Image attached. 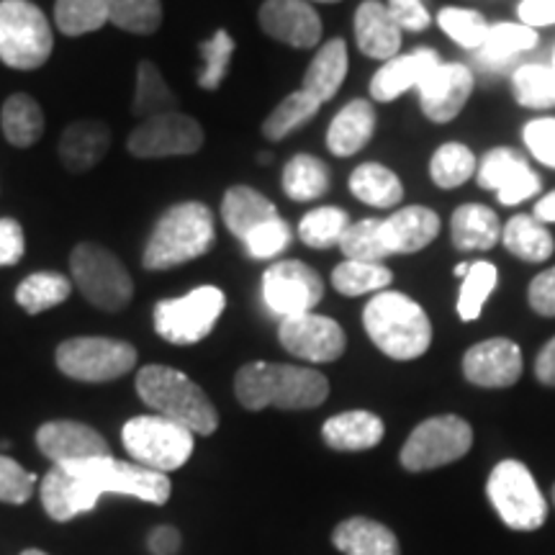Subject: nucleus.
<instances>
[{
    "label": "nucleus",
    "instance_id": "b1692460",
    "mask_svg": "<svg viewBox=\"0 0 555 555\" xmlns=\"http://www.w3.org/2000/svg\"><path fill=\"white\" fill-rule=\"evenodd\" d=\"M358 50L373 60H393L401 47V29L378 0H365L356 11Z\"/></svg>",
    "mask_w": 555,
    "mask_h": 555
},
{
    "label": "nucleus",
    "instance_id": "49530a36",
    "mask_svg": "<svg viewBox=\"0 0 555 555\" xmlns=\"http://www.w3.org/2000/svg\"><path fill=\"white\" fill-rule=\"evenodd\" d=\"M515 95L527 108L555 106V69L545 65H525L515 73Z\"/></svg>",
    "mask_w": 555,
    "mask_h": 555
},
{
    "label": "nucleus",
    "instance_id": "4d7b16f0",
    "mask_svg": "<svg viewBox=\"0 0 555 555\" xmlns=\"http://www.w3.org/2000/svg\"><path fill=\"white\" fill-rule=\"evenodd\" d=\"M527 298L540 317H555V268H547L530 283Z\"/></svg>",
    "mask_w": 555,
    "mask_h": 555
},
{
    "label": "nucleus",
    "instance_id": "a878e982",
    "mask_svg": "<svg viewBox=\"0 0 555 555\" xmlns=\"http://www.w3.org/2000/svg\"><path fill=\"white\" fill-rule=\"evenodd\" d=\"M384 422L373 412H345L324 422L322 437L332 450L343 453H358V450H371L384 440Z\"/></svg>",
    "mask_w": 555,
    "mask_h": 555
},
{
    "label": "nucleus",
    "instance_id": "bf43d9fd",
    "mask_svg": "<svg viewBox=\"0 0 555 555\" xmlns=\"http://www.w3.org/2000/svg\"><path fill=\"white\" fill-rule=\"evenodd\" d=\"M147 545L155 555H172L180 547V535L176 527H157L152 530Z\"/></svg>",
    "mask_w": 555,
    "mask_h": 555
},
{
    "label": "nucleus",
    "instance_id": "6e6552de",
    "mask_svg": "<svg viewBox=\"0 0 555 555\" xmlns=\"http://www.w3.org/2000/svg\"><path fill=\"white\" fill-rule=\"evenodd\" d=\"M227 309L224 291L217 286L193 288L180 298L155 304V332L172 345H196L211 335Z\"/></svg>",
    "mask_w": 555,
    "mask_h": 555
},
{
    "label": "nucleus",
    "instance_id": "c9c22d12",
    "mask_svg": "<svg viewBox=\"0 0 555 555\" xmlns=\"http://www.w3.org/2000/svg\"><path fill=\"white\" fill-rule=\"evenodd\" d=\"M69 294H73V283L65 275L44 270V273L26 275L18 283L16 301L26 314H41V311H50L65 304Z\"/></svg>",
    "mask_w": 555,
    "mask_h": 555
},
{
    "label": "nucleus",
    "instance_id": "9b49d317",
    "mask_svg": "<svg viewBox=\"0 0 555 555\" xmlns=\"http://www.w3.org/2000/svg\"><path fill=\"white\" fill-rule=\"evenodd\" d=\"M57 367L82 384H106L137 365L134 345L111 337H73L57 347Z\"/></svg>",
    "mask_w": 555,
    "mask_h": 555
},
{
    "label": "nucleus",
    "instance_id": "09e8293b",
    "mask_svg": "<svg viewBox=\"0 0 555 555\" xmlns=\"http://www.w3.org/2000/svg\"><path fill=\"white\" fill-rule=\"evenodd\" d=\"M234 54V39L229 37L227 29H219L211 39L201 44V60L204 67L198 73V88L204 90H217L224 82L229 73V62Z\"/></svg>",
    "mask_w": 555,
    "mask_h": 555
},
{
    "label": "nucleus",
    "instance_id": "052dcab7",
    "mask_svg": "<svg viewBox=\"0 0 555 555\" xmlns=\"http://www.w3.org/2000/svg\"><path fill=\"white\" fill-rule=\"evenodd\" d=\"M535 376L540 384L555 386V337L547 343L535 360Z\"/></svg>",
    "mask_w": 555,
    "mask_h": 555
},
{
    "label": "nucleus",
    "instance_id": "f3484780",
    "mask_svg": "<svg viewBox=\"0 0 555 555\" xmlns=\"http://www.w3.org/2000/svg\"><path fill=\"white\" fill-rule=\"evenodd\" d=\"M420 106L435 124H448L461 114L470 93H474V73L466 65H437L425 80L416 86Z\"/></svg>",
    "mask_w": 555,
    "mask_h": 555
},
{
    "label": "nucleus",
    "instance_id": "a19ab883",
    "mask_svg": "<svg viewBox=\"0 0 555 555\" xmlns=\"http://www.w3.org/2000/svg\"><path fill=\"white\" fill-rule=\"evenodd\" d=\"M347 227H350V219H347L343 208L322 206L309 211L307 217L301 219V224H298V237H301L304 245L314 249H330L339 245Z\"/></svg>",
    "mask_w": 555,
    "mask_h": 555
},
{
    "label": "nucleus",
    "instance_id": "680f3d73",
    "mask_svg": "<svg viewBox=\"0 0 555 555\" xmlns=\"http://www.w3.org/2000/svg\"><path fill=\"white\" fill-rule=\"evenodd\" d=\"M535 219H538V221H555V191L547 193L545 198L538 201V206H535Z\"/></svg>",
    "mask_w": 555,
    "mask_h": 555
},
{
    "label": "nucleus",
    "instance_id": "0eeeda50",
    "mask_svg": "<svg viewBox=\"0 0 555 555\" xmlns=\"http://www.w3.org/2000/svg\"><path fill=\"white\" fill-rule=\"evenodd\" d=\"M124 448L139 466L170 474L183 468L193 455V433L165 416H134L121 429Z\"/></svg>",
    "mask_w": 555,
    "mask_h": 555
},
{
    "label": "nucleus",
    "instance_id": "e433bc0d",
    "mask_svg": "<svg viewBox=\"0 0 555 555\" xmlns=\"http://www.w3.org/2000/svg\"><path fill=\"white\" fill-rule=\"evenodd\" d=\"M283 191L291 201H314L330 191V168L314 155H296L283 168Z\"/></svg>",
    "mask_w": 555,
    "mask_h": 555
},
{
    "label": "nucleus",
    "instance_id": "e2e57ef3",
    "mask_svg": "<svg viewBox=\"0 0 555 555\" xmlns=\"http://www.w3.org/2000/svg\"><path fill=\"white\" fill-rule=\"evenodd\" d=\"M468 270H470V262H461V266H455V275L466 278V275H468Z\"/></svg>",
    "mask_w": 555,
    "mask_h": 555
},
{
    "label": "nucleus",
    "instance_id": "bb28decb",
    "mask_svg": "<svg viewBox=\"0 0 555 555\" xmlns=\"http://www.w3.org/2000/svg\"><path fill=\"white\" fill-rule=\"evenodd\" d=\"M376 131V111L367 101H350L327 129V147L335 157L356 155Z\"/></svg>",
    "mask_w": 555,
    "mask_h": 555
},
{
    "label": "nucleus",
    "instance_id": "0e129e2a",
    "mask_svg": "<svg viewBox=\"0 0 555 555\" xmlns=\"http://www.w3.org/2000/svg\"><path fill=\"white\" fill-rule=\"evenodd\" d=\"M21 555H47L44 551H37V547H29V551H24Z\"/></svg>",
    "mask_w": 555,
    "mask_h": 555
},
{
    "label": "nucleus",
    "instance_id": "3c124183",
    "mask_svg": "<svg viewBox=\"0 0 555 555\" xmlns=\"http://www.w3.org/2000/svg\"><path fill=\"white\" fill-rule=\"evenodd\" d=\"M247 255L253 260H273L281 253H286L291 245V227L281 217L266 221L258 229L247 234L245 240Z\"/></svg>",
    "mask_w": 555,
    "mask_h": 555
},
{
    "label": "nucleus",
    "instance_id": "7ed1b4c3",
    "mask_svg": "<svg viewBox=\"0 0 555 555\" xmlns=\"http://www.w3.org/2000/svg\"><path fill=\"white\" fill-rule=\"evenodd\" d=\"M137 393L165 420L189 427L193 435H214L219 427L217 406L204 388L168 365H144L137 373Z\"/></svg>",
    "mask_w": 555,
    "mask_h": 555
},
{
    "label": "nucleus",
    "instance_id": "39448f33",
    "mask_svg": "<svg viewBox=\"0 0 555 555\" xmlns=\"http://www.w3.org/2000/svg\"><path fill=\"white\" fill-rule=\"evenodd\" d=\"M69 270H73V281L78 283L80 294L93 307L111 311V314L129 307L131 296H134V281L111 249L95 245V242H80L69 255Z\"/></svg>",
    "mask_w": 555,
    "mask_h": 555
},
{
    "label": "nucleus",
    "instance_id": "2f4dec72",
    "mask_svg": "<svg viewBox=\"0 0 555 555\" xmlns=\"http://www.w3.org/2000/svg\"><path fill=\"white\" fill-rule=\"evenodd\" d=\"M0 127L13 147H31L44 134V111L31 95L13 93L0 111Z\"/></svg>",
    "mask_w": 555,
    "mask_h": 555
},
{
    "label": "nucleus",
    "instance_id": "de8ad7c7",
    "mask_svg": "<svg viewBox=\"0 0 555 555\" xmlns=\"http://www.w3.org/2000/svg\"><path fill=\"white\" fill-rule=\"evenodd\" d=\"M339 249L347 260L358 262H380L388 258L384 242H380V219H360L347 227L339 240Z\"/></svg>",
    "mask_w": 555,
    "mask_h": 555
},
{
    "label": "nucleus",
    "instance_id": "8fccbe9b",
    "mask_svg": "<svg viewBox=\"0 0 555 555\" xmlns=\"http://www.w3.org/2000/svg\"><path fill=\"white\" fill-rule=\"evenodd\" d=\"M437 24L455 44L466 47V50H478L491 29L481 13L468 9H442L440 16H437Z\"/></svg>",
    "mask_w": 555,
    "mask_h": 555
},
{
    "label": "nucleus",
    "instance_id": "4468645a",
    "mask_svg": "<svg viewBox=\"0 0 555 555\" xmlns=\"http://www.w3.org/2000/svg\"><path fill=\"white\" fill-rule=\"evenodd\" d=\"M127 147L131 155L142 159L193 155L204 147V129L191 116L170 111V114L150 116L139 124L129 134Z\"/></svg>",
    "mask_w": 555,
    "mask_h": 555
},
{
    "label": "nucleus",
    "instance_id": "7c9ffc66",
    "mask_svg": "<svg viewBox=\"0 0 555 555\" xmlns=\"http://www.w3.org/2000/svg\"><path fill=\"white\" fill-rule=\"evenodd\" d=\"M347 75V44L343 39H330L304 73V90L319 103H327L337 95Z\"/></svg>",
    "mask_w": 555,
    "mask_h": 555
},
{
    "label": "nucleus",
    "instance_id": "603ef678",
    "mask_svg": "<svg viewBox=\"0 0 555 555\" xmlns=\"http://www.w3.org/2000/svg\"><path fill=\"white\" fill-rule=\"evenodd\" d=\"M37 476L9 455H0V502L3 504H26L34 494Z\"/></svg>",
    "mask_w": 555,
    "mask_h": 555
},
{
    "label": "nucleus",
    "instance_id": "dca6fc26",
    "mask_svg": "<svg viewBox=\"0 0 555 555\" xmlns=\"http://www.w3.org/2000/svg\"><path fill=\"white\" fill-rule=\"evenodd\" d=\"M478 185L486 191H496L504 206H515L535 196L540 191V178L517 150L496 147L483 155L478 165Z\"/></svg>",
    "mask_w": 555,
    "mask_h": 555
},
{
    "label": "nucleus",
    "instance_id": "9d476101",
    "mask_svg": "<svg viewBox=\"0 0 555 555\" xmlns=\"http://www.w3.org/2000/svg\"><path fill=\"white\" fill-rule=\"evenodd\" d=\"M86 481L95 494H116L131 496L147 504H165L170 499V478L159 470H150L139 463L116 461L114 455L93 457V461L65 463Z\"/></svg>",
    "mask_w": 555,
    "mask_h": 555
},
{
    "label": "nucleus",
    "instance_id": "c756f323",
    "mask_svg": "<svg viewBox=\"0 0 555 555\" xmlns=\"http://www.w3.org/2000/svg\"><path fill=\"white\" fill-rule=\"evenodd\" d=\"M450 234H453V245L457 249L474 253V249L494 247L502 240V227H499V217L491 208L481 204H466L453 214Z\"/></svg>",
    "mask_w": 555,
    "mask_h": 555
},
{
    "label": "nucleus",
    "instance_id": "c03bdc74",
    "mask_svg": "<svg viewBox=\"0 0 555 555\" xmlns=\"http://www.w3.org/2000/svg\"><path fill=\"white\" fill-rule=\"evenodd\" d=\"M476 172V157L466 144H442L440 150L433 155L429 163V176L440 189H457V185L466 183L468 178H474Z\"/></svg>",
    "mask_w": 555,
    "mask_h": 555
},
{
    "label": "nucleus",
    "instance_id": "79ce46f5",
    "mask_svg": "<svg viewBox=\"0 0 555 555\" xmlns=\"http://www.w3.org/2000/svg\"><path fill=\"white\" fill-rule=\"evenodd\" d=\"M54 21L67 37L99 31L108 21L106 0H57L54 3Z\"/></svg>",
    "mask_w": 555,
    "mask_h": 555
},
{
    "label": "nucleus",
    "instance_id": "c85d7f7f",
    "mask_svg": "<svg viewBox=\"0 0 555 555\" xmlns=\"http://www.w3.org/2000/svg\"><path fill=\"white\" fill-rule=\"evenodd\" d=\"M221 217H224V224L234 237L245 240L253 229L275 219L278 211L273 201H268L260 191L249 189V185H234L221 201Z\"/></svg>",
    "mask_w": 555,
    "mask_h": 555
},
{
    "label": "nucleus",
    "instance_id": "338daca9",
    "mask_svg": "<svg viewBox=\"0 0 555 555\" xmlns=\"http://www.w3.org/2000/svg\"><path fill=\"white\" fill-rule=\"evenodd\" d=\"M553 69H555V50H553Z\"/></svg>",
    "mask_w": 555,
    "mask_h": 555
},
{
    "label": "nucleus",
    "instance_id": "ddd939ff",
    "mask_svg": "<svg viewBox=\"0 0 555 555\" xmlns=\"http://www.w3.org/2000/svg\"><path fill=\"white\" fill-rule=\"evenodd\" d=\"M324 281L314 268L298 260L273 262L262 275V298L281 319L309 314L322 301Z\"/></svg>",
    "mask_w": 555,
    "mask_h": 555
},
{
    "label": "nucleus",
    "instance_id": "20e7f679",
    "mask_svg": "<svg viewBox=\"0 0 555 555\" xmlns=\"http://www.w3.org/2000/svg\"><path fill=\"white\" fill-rule=\"evenodd\" d=\"M363 324L378 350L393 360L425 356L433 343V324L425 309L399 291L373 296L363 311Z\"/></svg>",
    "mask_w": 555,
    "mask_h": 555
},
{
    "label": "nucleus",
    "instance_id": "f257e3e1",
    "mask_svg": "<svg viewBox=\"0 0 555 555\" xmlns=\"http://www.w3.org/2000/svg\"><path fill=\"white\" fill-rule=\"evenodd\" d=\"M234 393L249 412H260L266 406L314 409L327 401L330 380L314 367L255 360L237 371Z\"/></svg>",
    "mask_w": 555,
    "mask_h": 555
},
{
    "label": "nucleus",
    "instance_id": "6ab92c4d",
    "mask_svg": "<svg viewBox=\"0 0 555 555\" xmlns=\"http://www.w3.org/2000/svg\"><path fill=\"white\" fill-rule=\"evenodd\" d=\"M463 373L470 384L481 388L515 386L522 376V352L512 339H483L466 352Z\"/></svg>",
    "mask_w": 555,
    "mask_h": 555
},
{
    "label": "nucleus",
    "instance_id": "393cba45",
    "mask_svg": "<svg viewBox=\"0 0 555 555\" xmlns=\"http://www.w3.org/2000/svg\"><path fill=\"white\" fill-rule=\"evenodd\" d=\"M111 131L103 121L82 119L69 124L60 139V159L69 172H88L108 152Z\"/></svg>",
    "mask_w": 555,
    "mask_h": 555
},
{
    "label": "nucleus",
    "instance_id": "72a5a7b5",
    "mask_svg": "<svg viewBox=\"0 0 555 555\" xmlns=\"http://www.w3.org/2000/svg\"><path fill=\"white\" fill-rule=\"evenodd\" d=\"M350 191L358 201L376 208H391L404 198V185H401L397 172L378 163H365L356 168L350 176Z\"/></svg>",
    "mask_w": 555,
    "mask_h": 555
},
{
    "label": "nucleus",
    "instance_id": "473e14b6",
    "mask_svg": "<svg viewBox=\"0 0 555 555\" xmlns=\"http://www.w3.org/2000/svg\"><path fill=\"white\" fill-rule=\"evenodd\" d=\"M538 44L535 29L525 24H496L486 34L483 44L478 47V62L481 67H502L519 54L532 50Z\"/></svg>",
    "mask_w": 555,
    "mask_h": 555
},
{
    "label": "nucleus",
    "instance_id": "1a4fd4ad",
    "mask_svg": "<svg viewBox=\"0 0 555 555\" xmlns=\"http://www.w3.org/2000/svg\"><path fill=\"white\" fill-rule=\"evenodd\" d=\"M486 494H489V502L494 504L499 517L504 519V525L512 530L530 532L545 525L547 502L525 463H499L491 470L489 483H486Z\"/></svg>",
    "mask_w": 555,
    "mask_h": 555
},
{
    "label": "nucleus",
    "instance_id": "cd10ccee",
    "mask_svg": "<svg viewBox=\"0 0 555 555\" xmlns=\"http://www.w3.org/2000/svg\"><path fill=\"white\" fill-rule=\"evenodd\" d=\"M332 543L345 555H401L397 535L367 517H350L337 525Z\"/></svg>",
    "mask_w": 555,
    "mask_h": 555
},
{
    "label": "nucleus",
    "instance_id": "ea45409f",
    "mask_svg": "<svg viewBox=\"0 0 555 555\" xmlns=\"http://www.w3.org/2000/svg\"><path fill=\"white\" fill-rule=\"evenodd\" d=\"M391 281L393 273L380 262L345 260L332 273V286L343 296H363L373 294V291H384L386 286H391Z\"/></svg>",
    "mask_w": 555,
    "mask_h": 555
},
{
    "label": "nucleus",
    "instance_id": "37998d69",
    "mask_svg": "<svg viewBox=\"0 0 555 555\" xmlns=\"http://www.w3.org/2000/svg\"><path fill=\"white\" fill-rule=\"evenodd\" d=\"M108 21L124 31L150 37L163 24L159 0H106Z\"/></svg>",
    "mask_w": 555,
    "mask_h": 555
},
{
    "label": "nucleus",
    "instance_id": "a211bd4d",
    "mask_svg": "<svg viewBox=\"0 0 555 555\" xmlns=\"http://www.w3.org/2000/svg\"><path fill=\"white\" fill-rule=\"evenodd\" d=\"M37 446L41 455L50 457L54 466L111 455L106 437L95 433L93 427L73 420H54L41 425L37 429Z\"/></svg>",
    "mask_w": 555,
    "mask_h": 555
},
{
    "label": "nucleus",
    "instance_id": "864d4df0",
    "mask_svg": "<svg viewBox=\"0 0 555 555\" xmlns=\"http://www.w3.org/2000/svg\"><path fill=\"white\" fill-rule=\"evenodd\" d=\"M525 144L547 168H555V119H535L525 127Z\"/></svg>",
    "mask_w": 555,
    "mask_h": 555
},
{
    "label": "nucleus",
    "instance_id": "4c0bfd02",
    "mask_svg": "<svg viewBox=\"0 0 555 555\" xmlns=\"http://www.w3.org/2000/svg\"><path fill=\"white\" fill-rule=\"evenodd\" d=\"M319 106H322V103H319L314 95H309L304 88L296 90V93L286 95V99L278 103L273 114L268 116L266 124H262V134L273 139V142H281V139L294 134L298 127H304V124L314 119Z\"/></svg>",
    "mask_w": 555,
    "mask_h": 555
},
{
    "label": "nucleus",
    "instance_id": "2eb2a0df",
    "mask_svg": "<svg viewBox=\"0 0 555 555\" xmlns=\"http://www.w3.org/2000/svg\"><path fill=\"white\" fill-rule=\"evenodd\" d=\"M283 350L309 363H332L345 352V332L335 319L319 317L314 311L283 319L278 327Z\"/></svg>",
    "mask_w": 555,
    "mask_h": 555
},
{
    "label": "nucleus",
    "instance_id": "6e6d98bb",
    "mask_svg": "<svg viewBox=\"0 0 555 555\" xmlns=\"http://www.w3.org/2000/svg\"><path fill=\"white\" fill-rule=\"evenodd\" d=\"M24 249H26L24 227L11 217L0 219V268H9L21 262V258H24Z\"/></svg>",
    "mask_w": 555,
    "mask_h": 555
},
{
    "label": "nucleus",
    "instance_id": "4be33fe9",
    "mask_svg": "<svg viewBox=\"0 0 555 555\" xmlns=\"http://www.w3.org/2000/svg\"><path fill=\"white\" fill-rule=\"evenodd\" d=\"M440 234V217L433 208L409 206L380 219V242L388 255H409L425 249Z\"/></svg>",
    "mask_w": 555,
    "mask_h": 555
},
{
    "label": "nucleus",
    "instance_id": "423d86ee",
    "mask_svg": "<svg viewBox=\"0 0 555 555\" xmlns=\"http://www.w3.org/2000/svg\"><path fill=\"white\" fill-rule=\"evenodd\" d=\"M50 21L31 0H0V60L13 69H37L50 60Z\"/></svg>",
    "mask_w": 555,
    "mask_h": 555
},
{
    "label": "nucleus",
    "instance_id": "f03ea898",
    "mask_svg": "<svg viewBox=\"0 0 555 555\" xmlns=\"http://www.w3.org/2000/svg\"><path fill=\"white\" fill-rule=\"evenodd\" d=\"M217 242L211 208L201 201H185L168 208L152 229L144 247L142 266L147 270H170L201 258Z\"/></svg>",
    "mask_w": 555,
    "mask_h": 555
},
{
    "label": "nucleus",
    "instance_id": "412c9836",
    "mask_svg": "<svg viewBox=\"0 0 555 555\" xmlns=\"http://www.w3.org/2000/svg\"><path fill=\"white\" fill-rule=\"evenodd\" d=\"M39 496L54 522H69V519L86 515L95 509L101 499L69 466H54L41 478Z\"/></svg>",
    "mask_w": 555,
    "mask_h": 555
},
{
    "label": "nucleus",
    "instance_id": "f8f14e48",
    "mask_svg": "<svg viewBox=\"0 0 555 555\" xmlns=\"http://www.w3.org/2000/svg\"><path fill=\"white\" fill-rule=\"evenodd\" d=\"M474 446V429L455 414L433 416L409 435L401 448V466L412 474L433 470L463 457Z\"/></svg>",
    "mask_w": 555,
    "mask_h": 555
},
{
    "label": "nucleus",
    "instance_id": "13d9d810",
    "mask_svg": "<svg viewBox=\"0 0 555 555\" xmlns=\"http://www.w3.org/2000/svg\"><path fill=\"white\" fill-rule=\"evenodd\" d=\"M519 18L530 29L555 24V0H522L519 3Z\"/></svg>",
    "mask_w": 555,
    "mask_h": 555
},
{
    "label": "nucleus",
    "instance_id": "774afa93",
    "mask_svg": "<svg viewBox=\"0 0 555 555\" xmlns=\"http://www.w3.org/2000/svg\"><path fill=\"white\" fill-rule=\"evenodd\" d=\"M553 502H555V486H553Z\"/></svg>",
    "mask_w": 555,
    "mask_h": 555
},
{
    "label": "nucleus",
    "instance_id": "58836bf2",
    "mask_svg": "<svg viewBox=\"0 0 555 555\" xmlns=\"http://www.w3.org/2000/svg\"><path fill=\"white\" fill-rule=\"evenodd\" d=\"M131 111H134V116H144V119L176 111V95H172L168 82L163 80V75L152 62H139L137 93Z\"/></svg>",
    "mask_w": 555,
    "mask_h": 555
},
{
    "label": "nucleus",
    "instance_id": "5fc2aeb1",
    "mask_svg": "<svg viewBox=\"0 0 555 555\" xmlns=\"http://www.w3.org/2000/svg\"><path fill=\"white\" fill-rule=\"evenodd\" d=\"M386 9L401 31H425L433 21L427 0H388Z\"/></svg>",
    "mask_w": 555,
    "mask_h": 555
},
{
    "label": "nucleus",
    "instance_id": "aec40b11",
    "mask_svg": "<svg viewBox=\"0 0 555 555\" xmlns=\"http://www.w3.org/2000/svg\"><path fill=\"white\" fill-rule=\"evenodd\" d=\"M260 26L268 37L296 50H311L322 39V18L307 0H266L260 5Z\"/></svg>",
    "mask_w": 555,
    "mask_h": 555
},
{
    "label": "nucleus",
    "instance_id": "69168bd1",
    "mask_svg": "<svg viewBox=\"0 0 555 555\" xmlns=\"http://www.w3.org/2000/svg\"><path fill=\"white\" fill-rule=\"evenodd\" d=\"M317 3H339V0H317Z\"/></svg>",
    "mask_w": 555,
    "mask_h": 555
},
{
    "label": "nucleus",
    "instance_id": "5701e85b",
    "mask_svg": "<svg viewBox=\"0 0 555 555\" xmlns=\"http://www.w3.org/2000/svg\"><path fill=\"white\" fill-rule=\"evenodd\" d=\"M437 65H440V57H437L435 50H427V47L409 54H399V57L388 60L376 73V78L371 80V95L380 103L397 101L409 88L420 86Z\"/></svg>",
    "mask_w": 555,
    "mask_h": 555
},
{
    "label": "nucleus",
    "instance_id": "a18cd8bd",
    "mask_svg": "<svg viewBox=\"0 0 555 555\" xmlns=\"http://www.w3.org/2000/svg\"><path fill=\"white\" fill-rule=\"evenodd\" d=\"M499 270L491 262H470L468 275L463 278L461 294H457V314L463 322H474L481 317V309L491 291L496 288Z\"/></svg>",
    "mask_w": 555,
    "mask_h": 555
},
{
    "label": "nucleus",
    "instance_id": "f704fd0d",
    "mask_svg": "<svg viewBox=\"0 0 555 555\" xmlns=\"http://www.w3.org/2000/svg\"><path fill=\"white\" fill-rule=\"evenodd\" d=\"M502 242L512 255H517L525 262H543L551 258L555 247L551 232L538 219L525 217V214L506 221V227L502 229Z\"/></svg>",
    "mask_w": 555,
    "mask_h": 555
}]
</instances>
